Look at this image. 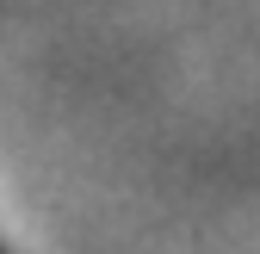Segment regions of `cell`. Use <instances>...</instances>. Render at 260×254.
<instances>
[{
    "instance_id": "cell-1",
    "label": "cell",
    "mask_w": 260,
    "mask_h": 254,
    "mask_svg": "<svg viewBox=\"0 0 260 254\" xmlns=\"http://www.w3.org/2000/svg\"><path fill=\"white\" fill-rule=\"evenodd\" d=\"M0 254H7V248H0Z\"/></svg>"
}]
</instances>
